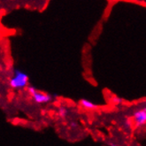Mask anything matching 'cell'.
Masks as SVG:
<instances>
[{
	"instance_id": "1",
	"label": "cell",
	"mask_w": 146,
	"mask_h": 146,
	"mask_svg": "<svg viewBox=\"0 0 146 146\" xmlns=\"http://www.w3.org/2000/svg\"><path fill=\"white\" fill-rule=\"evenodd\" d=\"M9 85L13 90H23L29 86L28 74L19 69H14L11 78L9 79Z\"/></svg>"
},
{
	"instance_id": "2",
	"label": "cell",
	"mask_w": 146,
	"mask_h": 146,
	"mask_svg": "<svg viewBox=\"0 0 146 146\" xmlns=\"http://www.w3.org/2000/svg\"><path fill=\"white\" fill-rule=\"evenodd\" d=\"M31 97H32L33 101L36 103V104H47V103H50L52 100V98H51L49 94L44 93L42 91H38L37 90L32 94Z\"/></svg>"
},
{
	"instance_id": "3",
	"label": "cell",
	"mask_w": 146,
	"mask_h": 146,
	"mask_svg": "<svg viewBox=\"0 0 146 146\" xmlns=\"http://www.w3.org/2000/svg\"><path fill=\"white\" fill-rule=\"evenodd\" d=\"M133 119L137 127L146 125V108L135 111L133 115Z\"/></svg>"
},
{
	"instance_id": "4",
	"label": "cell",
	"mask_w": 146,
	"mask_h": 146,
	"mask_svg": "<svg viewBox=\"0 0 146 146\" xmlns=\"http://www.w3.org/2000/svg\"><path fill=\"white\" fill-rule=\"evenodd\" d=\"M80 105L82 107H83L84 109H87V110H93V109L97 108V105H95L93 102H91L88 99H82L80 101Z\"/></svg>"
},
{
	"instance_id": "5",
	"label": "cell",
	"mask_w": 146,
	"mask_h": 146,
	"mask_svg": "<svg viewBox=\"0 0 146 146\" xmlns=\"http://www.w3.org/2000/svg\"><path fill=\"white\" fill-rule=\"evenodd\" d=\"M58 114L59 117H61V118H66L68 114V111L66 107L64 106H60L58 108Z\"/></svg>"
},
{
	"instance_id": "6",
	"label": "cell",
	"mask_w": 146,
	"mask_h": 146,
	"mask_svg": "<svg viewBox=\"0 0 146 146\" xmlns=\"http://www.w3.org/2000/svg\"><path fill=\"white\" fill-rule=\"evenodd\" d=\"M113 101L115 103V104H119L122 100H121V98H114L113 99Z\"/></svg>"
}]
</instances>
